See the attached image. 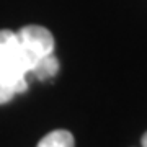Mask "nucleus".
I'll use <instances>...</instances> for the list:
<instances>
[{
  "label": "nucleus",
  "mask_w": 147,
  "mask_h": 147,
  "mask_svg": "<svg viewBox=\"0 0 147 147\" xmlns=\"http://www.w3.org/2000/svg\"><path fill=\"white\" fill-rule=\"evenodd\" d=\"M36 65V57L20 41L18 33L0 30V105L26 92V75H33Z\"/></svg>",
  "instance_id": "obj_1"
},
{
  "label": "nucleus",
  "mask_w": 147,
  "mask_h": 147,
  "mask_svg": "<svg viewBox=\"0 0 147 147\" xmlns=\"http://www.w3.org/2000/svg\"><path fill=\"white\" fill-rule=\"evenodd\" d=\"M20 41L26 46V49L36 57L38 64L44 57L54 54V36L49 30L39 25H26L18 30Z\"/></svg>",
  "instance_id": "obj_2"
},
{
  "label": "nucleus",
  "mask_w": 147,
  "mask_h": 147,
  "mask_svg": "<svg viewBox=\"0 0 147 147\" xmlns=\"http://www.w3.org/2000/svg\"><path fill=\"white\" fill-rule=\"evenodd\" d=\"M38 147H74V136L65 129H56L42 137Z\"/></svg>",
  "instance_id": "obj_3"
},
{
  "label": "nucleus",
  "mask_w": 147,
  "mask_h": 147,
  "mask_svg": "<svg viewBox=\"0 0 147 147\" xmlns=\"http://www.w3.org/2000/svg\"><path fill=\"white\" fill-rule=\"evenodd\" d=\"M57 72H59V61L54 54H51V56L44 57L36 65L34 72H33V77L38 80H47L51 77H54Z\"/></svg>",
  "instance_id": "obj_4"
},
{
  "label": "nucleus",
  "mask_w": 147,
  "mask_h": 147,
  "mask_svg": "<svg viewBox=\"0 0 147 147\" xmlns=\"http://www.w3.org/2000/svg\"><path fill=\"white\" fill-rule=\"evenodd\" d=\"M141 144H142V147H147V132H144V136L141 139Z\"/></svg>",
  "instance_id": "obj_5"
}]
</instances>
